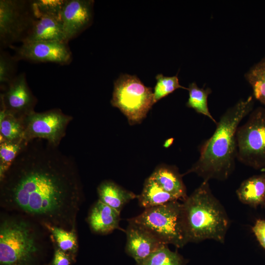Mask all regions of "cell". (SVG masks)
I'll return each mask as SVG.
<instances>
[{"label":"cell","mask_w":265,"mask_h":265,"mask_svg":"<svg viewBox=\"0 0 265 265\" xmlns=\"http://www.w3.org/2000/svg\"><path fill=\"white\" fill-rule=\"evenodd\" d=\"M111 104L126 116L130 125L139 124L154 104L153 89L136 76L122 74L114 81Z\"/></svg>","instance_id":"obj_6"},{"label":"cell","mask_w":265,"mask_h":265,"mask_svg":"<svg viewBox=\"0 0 265 265\" xmlns=\"http://www.w3.org/2000/svg\"><path fill=\"white\" fill-rule=\"evenodd\" d=\"M93 4L92 0H65L61 13L65 42L68 43L90 26Z\"/></svg>","instance_id":"obj_12"},{"label":"cell","mask_w":265,"mask_h":265,"mask_svg":"<svg viewBox=\"0 0 265 265\" xmlns=\"http://www.w3.org/2000/svg\"><path fill=\"white\" fill-rule=\"evenodd\" d=\"M182 205L187 243L206 239L224 243L230 219L223 205L212 194L209 181H203Z\"/></svg>","instance_id":"obj_3"},{"label":"cell","mask_w":265,"mask_h":265,"mask_svg":"<svg viewBox=\"0 0 265 265\" xmlns=\"http://www.w3.org/2000/svg\"><path fill=\"white\" fill-rule=\"evenodd\" d=\"M26 143L24 140L0 142V179L9 169Z\"/></svg>","instance_id":"obj_25"},{"label":"cell","mask_w":265,"mask_h":265,"mask_svg":"<svg viewBox=\"0 0 265 265\" xmlns=\"http://www.w3.org/2000/svg\"><path fill=\"white\" fill-rule=\"evenodd\" d=\"M11 47L14 50V56L18 61L50 62L65 65L69 64L73 59L68 43L63 41H33Z\"/></svg>","instance_id":"obj_10"},{"label":"cell","mask_w":265,"mask_h":265,"mask_svg":"<svg viewBox=\"0 0 265 265\" xmlns=\"http://www.w3.org/2000/svg\"><path fill=\"white\" fill-rule=\"evenodd\" d=\"M137 198L139 205L145 209L178 200L150 177L145 181L142 192Z\"/></svg>","instance_id":"obj_19"},{"label":"cell","mask_w":265,"mask_h":265,"mask_svg":"<svg viewBox=\"0 0 265 265\" xmlns=\"http://www.w3.org/2000/svg\"><path fill=\"white\" fill-rule=\"evenodd\" d=\"M120 212L98 200L90 208L87 222L91 231L106 235L120 229Z\"/></svg>","instance_id":"obj_14"},{"label":"cell","mask_w":265,"mask_h":265,"mask_svg":"<svg viewBox=\"0 0 265 265\" xmlns=\"http://www.w3.org/2000/svg\"><path fill=\"white\" fill-rule=\"evenodd\" d=\"M128 220L142 226L164 244L181 248L187 243L183 225L182 205L178 200L145 209Z\"/></svg>","instance_id":"obj_5"},{"label":"cell","mask_w":265,"mask_h":265,"mask_svg":"<svg viewBox=\"0 0 265 265\" xmlns=\"http://www.w3.org/2000/svg\"><path fill=\"white\" fill-rule=\"evenodd\" d=\"M97 193L98 200L120 212L127 203L138 197L132 192L110 180L104 181L98 186Z\"/></svg>","instance_id":"obj_18"},{"label":"cell","mask_w":265,"mask_h":265,"mask_svg":"<svg viewBox=\"0 0 265 265\" xmlns=\"http://www.w3.org/2000/svg\"><path fill=\"white\" fill-rule=\"evenodd\" d=\"M43 226L49 232L58 248L73 257L76 255L78 248L76 230H68L50 224H44Z\"/></svg>","instance_id":"obj_20"},{"label":"cell","mask_w":265,"mask_h":265,"mask_svg":"<svg viewBox=\"0 0 265 265\" xmlns=\"http://www.w3.org/2000/svg\"><path fill=\"white\" fill-rule=\"evenodd\" d=\"M172 140L171 139H168L167 140L164 144V147L165 148L168 147L169 146V145L171 144Z\"/></svg>","instance_id":"obj_31"},{"label":"cell","mask_w":265,"mask_h":265,"mask_svg":"<svg viewBox=\"0 0 265 265\" xmlns=\"http://www.w3.org/2000/svg\"><path fill=\"white\" fill-rule=\"evenodd\" d=\"M242 203L256 208L265 203V172L244 180L236 190Z\"/></svg>","instance_id":"obj_17"},{"label":"cell","mask_w":265,"mask_h":265,"mask_svg":"<svg viewBox=\"0 0 265 265\" xmlns=\"http://www.w3.org/2000/svg\"><path fill=\"white\" fill-rule=\"evenodd\" d=\"M24 127L21 121L0 111V142L19 141L23 139Z\"/></svg>","instance_id":"obj_23"},{"label":"cell","mask_w":265,"mask_h":265,"mask_svg":"<svg viewBox=\"0 0 265 265\" xmlns=\"http://www.w3.org/2000/svg\"><path fill=\"white\" fill-rule=\"evenodd\" d=\"M39 41L64 42L61 18L51 16L35 18L22 43Z\"/></svg>","instance_id":"obj_15"},{"label":"cell","mask_w":265,"mask_h":265,"mask_svg":"<svg viewBox=\"0 0 265 265\" xmlns=\"http://www.w3.org/2000/svg\"><path fill=\"white\" fill-rule=\"evenodd\" d=\"M33 222L16 213L0 216V265L36 264L42 242Z\"/></svg>","instance_id":"obj_4"},{"label":"cell","mask_w":265,"mask_h":265,"mask_svg":"<svg viewBox=\"0 0 265 265\" xmlns=\"http://www.w3.org/2000/svg\"><path fill=\"white\" fill-rule=\"evenodd\" d=\"M245 78L252 89L254 97L265 107V56L251 67Z\"/></svg>","instance_id":"obj_22"},{"label":"cell","mask_w":265,"mask_h":265,"mask_svg":"<svg viewBox=\"0 0 265 265\" xmlns=\"http://www.w3.org/2000/svg\"><path fill=\"white\" fill-rule=\"evenodd\" d=\"M237 159L255 169H265V107L250 113L236 133Z\"/></svg>","instance_id":"obj_7"},{"label":"cell","mask_w":265,"mask_h":265,"mask_svg":"<svg viewBox=\"0 0 265 265\" xmlns=\"http://www.w3.org/2000/svg\"><path fill=\"white\" fill-rule=\"evenodd\" d=\"M83 197L74 159L42 139L27 142L0 179L2 208L42 225L75 230Z\"/></svg>","instance_id":"obj_1"},{"label":"cell","mask_w":265,"mask_h":265,"mask_svg":"<svg viewBox=\"0 0 265 265\" xmlns=\"http://www.w3.org/2000/svg\"><path fill=\"white\" fill-rule=\"evenodd\" d=\"M182 176L177 167L161 164L156 168L150 177L176 199L183 201L187 195Z\"/></svg>","instance_id":"obj_16"},{"label":"cell","mask_w":265,"mask_h":265,"mask_svg":"<svg viewBox=\"0 0 265 265\" xmlns=\"http://www.w3.org/2000/svg\"><path fill=\"white\" fill-rule=\"evenodd\" d=\"M73 119L71 115L65 114L59 108L43 112L34 111L22 122L23 139L26 142L36 139H42L59 147Z\"/></svg>","instance_id":"obj_8"},{"label":"cell","mask_w":265,"mask_h":265,"mask_svg":"<svg viewBox=\"0 0 265 265\" xmlns=\"http://www.w3.org/2000/svg\"><path fill=\"white\" fill-rule=\"evenodd\" d=\"M156 79L157 82L153 90L154 104L178 89L183 88L187 90V88L180 84L178 74L171 77L159 74L156 76Z\"/></svg>","instance_id":"obj_26"},{"label":"cell","mask_w":265,"mask_h":265,"mask_svg":"<svg viewBox=\"0 0 265 265\" xmlns=\"http://www.w3.org/2000/svg\"><path fill=\"white\" fill-rule=\"evenodd\" d=\"M18 61L8 53H0V84L2 90L12 81L16 75Z\"/></svg>","instance_id":"obj_28"},{"label":"cell","mask_w":265,"mask_h":265,"mask_svg":"<svg viewBox=\"0 0 265 265\" xmlns=\"http://www.w3.org/2000/svg\"><path fill=\"white\" fill-rule=\"evenodd\" d=\"M264 207H265V204H264Z\"/></svg>","instance_id":"obj_32"},{"label":"cell","mask_w":265,"mask_h":265,"mask_svg":"<svg viewBox=\"0 0 265 265\" xmlns=\"http://www.w3.org/2000/svg\"><path fill=\"white\" fill-rule=\"evenodd\" d=\"M73 257L62 251L57 247L55 248L52 260V265H70Z\"/></svg>","instance_id":"obj_30"},{"label":"cell","mask_w":265,"mask_h":265,"mask_svg":"<svg viewBox=\"0 0 265 265\" xmlns=\"http://www.w3.org/2000/svg\"><path fill=\"white\" fill-rule=\"evenodd\" d=\"M252 230L260 245L265 249V220L257 219Z\"/></svg>","instance_id":"obj_29"},{"label":"cell","mask_w":265,"mask_h":265,"mask_svg":"<svg viewBox=\"0 0 265 265\" xmlns=\"http://www.w3.org/2000/svg\"><path fill=\"white\" fill-rule=\"evenodd\" d=\"M65 0H31V10L35 18L51 16L61 18Z\"/></svg>","instance_id":"obj_27"},{"label":"cell","mask_w":265,"mask_h":265,"mask_svg":"<svg viewBox=\"0 0 265 265\" xmlns=\"http://www.w3.org/2000/svg\"><path fill=\"white\" fill-rule=\"evenodd\" d=\"M128 221L129 224L126 230L127 241L125 250L136 263L166 245L142 226Z\"/></svg>","instance_id":"obj_13"},{"label":"cell","mask_w":265,"mask_h":265,"mask_svg":"<svg viewBox=\"0 0 265 265\" xmlns=\"http://www.w3.org/2000/svg\"><path fill=\"white\" fill-rule=\"evenodd\" d=\"M34 19L31 0H0L1 46L11 47L14 43H22Z\"/></svg>","instance_id":"obj_9"},{"label":"cell","mask_w":265,"mask_h":265,"mask_svg":"<svg viewBox=\"0 0 265 265\" xmlns=\"http://www.w3.org/2000/svg\"><path fill=\"white\" fill-rule=\"evenodd\" d=\"M187 90L189 97L186 103V106L208 117L216 124L217 122L210 113L208 107V99L212 90L210 88H200L196 82H193L189 84Z\"/></svg>","instance_id":"obj_21"},{"label":"cell","mask_w":265,"mask_h":265,"mask_svg":"<svg viewBox=\"0 0 265 265\" xmlns=\"http://www.w3.org/2000/svg\"><path fill=\"white\" fill-rule=\"evenodd\" d=\"M182 257L164 245L150 256L137 263V265H185Z\"/></svg>","instance_id":"obj_24"},{"label":"cell","mask_w":265,"mask_h":265,"mask_svg":"<svg viewBox=\"0 0 265 265\" xmlns=\"http://www.w3.org/2000/svg\"><path fill=\"white\" fill-rule=\"evenodd\" d=\"M0 93V110L23 122L37 103L24 73L17 75Z\"/></svg>","instance_id":"obj_11"},{"label":"cell","mask_w":265,"mask_h":265,"mask_svg":"<svg viewBox=\"0 0 265 265\" xmlns=\"http://www.w3.org/2000/svg\"><path fill=\"white\" fill-rule=\"evenodd\" d=\"M252 96L229 107L217 122L212 135L201 146L197 161L184 175L195 173L203 181H225L235 168L236 133L239 124L252 111Z\"/></svg>","instance_id":"obj_2"}]
</instances>
